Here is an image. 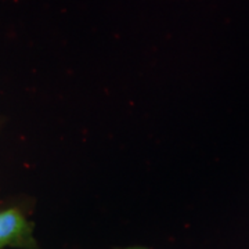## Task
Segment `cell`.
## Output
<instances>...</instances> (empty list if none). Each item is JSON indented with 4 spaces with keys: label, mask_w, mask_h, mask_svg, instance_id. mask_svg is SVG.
<instances>
[{
    "label": "cell",
    "mask_w": 249,
    "mask_h": 249,
    "mask_svg": "<svg viewBox=\"0 0 249 249\" xmlns=\"http://www.w3.org/2000/svg\"><path fill=\"white\" fill-rule=\"evenodd\" d=\"M29 234L27 220L17 209L0 212V247L27 242Z\"/></svg>",
    "instance_id": "6da1fadb"
},
{
    "label": "cell",
    "mask_w": 249,
    "mask_h": 249,
    "mask_svg": "<svg viewBox=\"0 0 249 249\" xmlns=\"http://www.w3.org/2000/svg\"><path fill=\"white\" fill-rule=\"evenodd\" d=\"M129 249H144V248H129Z\"/></svg>",
    "instance_id": "7a4b0ae2"
}]
</instances>
